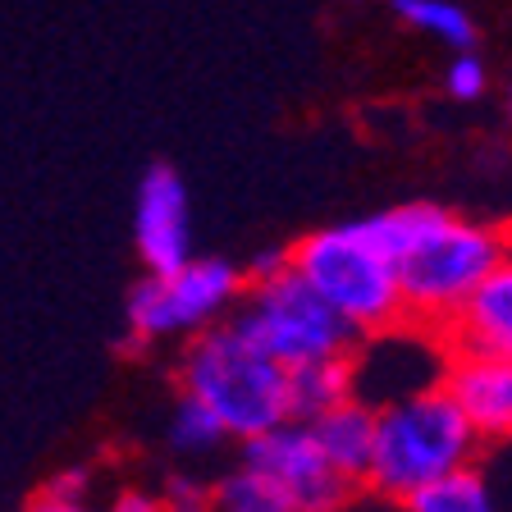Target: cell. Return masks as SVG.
Returning a JSON list of instances; mask_svg holds the SVG:
<instances>
[{"mask_svg":"<svg viewBox=\"0 0 512 512\" xmlns=\"http://www.w3.org/2000/svg\"><path fill=\"white\" fill-rule=\"evenodd\" d=\"M357 224L394 261L407 325L435 334V339L462 311V302L476 293L480 279L512 252V229L467 220L435 202H403Z\"/></svg>","mask_w":512,"mask_h":512,"instance_id":"obj_1","label":"cell"},{"mask_svg":"<svg viewBox=\"0 0 512 512\" xmlns=\"http://www.w3.org/2000/svg\"><path fill=\"white\" fill-rule=\"evenodd\" d=\"M480 448V435L444 384H416L375 403V453L362 490L403 508V499H412L421 485L476 462Z\"/></svg>","mask_w":512,"mask_h":512,"instance_id":"obj_2","label":"cell"},{"mask_svg":"<svg viewBox=\"0 0 512 512\" xmlns=\"http://www.w3.org/2000/svg\"><path fill=\"white\" fill-rule=\"evenodd\" d=\"M174 384L179 394L197 398L234 444L288 421V371L229 320L179 343Z\"/></svg>","mask_w":512,"mask_h":512,"instance_id":"obj_3","label":"cell"},{"mask_svg":"<svg viewBox=\"0 0 512 512\" xmlns=\"http://www.w3.org/2000/svg\"><path fill=\"white\" fill-rule=\"evenodd\" d=\"M288 266L362 334V343L384 339V334L407 325L394 261L366 238V229L357 220L311 229L298 243H288Z\"/></svg>","mask_w":512,"mask_h":512,"instance_id":"obj_4","label":"cell"},{"mask_svg":"<svg viewBox=\"0 0 512 512\" xmlns=\"http://www.w3.org/2000/svg\"><path fill=\"white\" fill-rule=\"evenodd\" d=\"M229 325L247 334L266 357H275L284 371L320 362V357H348V352L362 348V334L352 330L288 261L247 279L243 302L234 307Z\"/></svg>","mask_w":512,"mask_h":512,"instance_id":"obj_5","label":"cell"},{"mask_svg":"<svg viewBox=\"0 0 512 512\" xmlns=\"http://www.w3.org/2000/svg\"><path fill=\"white\" fill-rule=\"evenodd\" d=\"M243 288L247 275L224 256H192L170 275H142L124 302L128 348L188 343L192 334L234 316Z\"/></svg>","mask_w":512,"mask_h":512,"instance_id":"obj_6","label":"cell"},{"mask_svg":"<svg viewBox=\"0 0 512 512\" xmlns=\"http://www.w3.org/2000/svg\"><path fill=\"white\" fill-rule=\"evenodd\" d=\"M238 462H247V467L275 480L279 490L298 503V512H348V503L362 494L357 480H348L320 453L307 421H293V416L261 430V435L243 439Z\"/></svg>","mask_w":512,"mask_h":512,"instance_id":"obj_7","label":"cell"},{"mask_svg":"<svg viewBox=\"0 0 512 512\" xmlns=\"http://www.w3.org/2000/svg\"><path fill=\"white\" fill-rule=\"evenodd\" d=\"M133 243L147 275H170L192 261V206L188 183L170 165H151L133 202Z\"/></svg>","mask_w":512,"mask_h":512,"instance_id":"obj_8","label":"cell"},{"mask_svg":"<svg viewBox=\"0 0 512 512\" xmlns=\"http://www.w3.org/2000/svg\"><path fill=\"white\" fill-rule=\"evenodd\" d=\"M439 384L462 407L480 444H512V357L444 352Z\"/></svg>","mask_w":512,"mask_h":512,"instance_id":"obj_9","label":"cell"},{"mask_svg":"<svg viewBox=\"0 0 512 512\" xmlns=\"http://www.w3.org/2000/svg\"><path fill=\"white\" fill-rule=\"evenodd\" d=\"M444 352H480V357H512V252L476 284L462 311L439 334Z\"/></svg>","mask_w":512,"mask_h":512,"instance_id":"obj_10","label":"cell"},{"mask_svg":"<svg viewBox=\"0 0 512 512\" xmlns=\"http://www.w3.org/2000/svg\"><path fill=\"white\" fill-rule=\"evenodd\" d=\"M311 439L320 444V453L334 462L348 480L366 485V471H371V453H375V403L362 394L343 398L339 407L320 412L307 421Z\"/></svg>","mask_w":512,"mask_h":512,"instance_id":"obj_11","label":"cell"},{"mask_svg":"<svg viewBox=\"0 0 512 512\" xmlns=\"http://www.w3.org/2000/svg\"><path fill=\"white\" fill-rule=\"evenodd\" d=\"M352 394H357V352L320 357V362L288 371V416L293 421H311V416L330 412Z\"/></svg>","mask_w":512,"mask_h":512,"instance_id":"obj_12","label":"cell"},{"mask_svg":"<svg viewBox=\"0 0 512 512\" xmlns=\"http://www.w3.org/2000/svg\"><path fill=\"white\" fill-rule=\"evenodd\" d=\"M403 512H503V508L490 471L480 462H467V467L421 485L412 499H403Z\"/></svg>","mask_w":512,"mask_h":512,"instance_id":"obj_13","label":"cell"},{"mask_svg":"<svg viewBox=\"0 0 512 512\" xmlns=\"http://www.w3.org/2000/svg\"><path fill=\"white\" fill-rule=\"evenodd\" d=\"M165 444H170V453H179V458H215V453H220L224 444H234V439H229V430H224L197 398L174 394V407H170V416H165Z\"/></svg>","mask_w":512,"mask_h":512,"instance_id":"obj_14","label":"cell"},{"mask_svg":"<svg viewBox=\"0 0 512 512\" xmlns=\"http://www.w3.org/2000/svg\"><path fill=\"white\" fill-rule=\"evenodd\" d=\"M211 499H215V512H298V503L288 499L275 480L261 476L247 462H238L234 471L211 480Z\"/></svg>","mask_w":512,"mask_h":512,"instance_id":"obj_15","label":"cell"},{"mask_svg":"<svg viewBox=\"0 0 512 512\" xmlns=\"http://www.w3.org/2000/svg\"><path fill=\"white\" fill-rule=\"evenodd\" d=\"M389 5L403 23L430 32L435 42L453 46V51H471V42H476V23L458 0H389Z\"/></svg>","mask_w":512,"mask_h":512,"instance_id":"obj_16","label":"cell"},{"mask_svg":"<svg viewBox=\"0 0 512 512\" xmlns=\"http://www.w3.org/2000/svg\"><path fill=\"white\" fill-rule=\"evenodd\" d=\"M160 512H215V499H211V485L197 476H170L160 485Z\"/></svg>","mask_w":512,"mask_h":512,"instance_id":"obj_17","label":"cell"},{"mask_svg":"<svg viewBox=\"0 0 512 512\" xmlns=\"http://www.w3.org/2000/svg\"><path fill=\"white\" fill-rule=\"evenodd\" d=\"M485 60L471 51H458L453 55V64L444 69V92L453 96V101H476L480 92H485Z\"/></svg>","mask_w":512,"mask_h":512,"instance_id":"obj_18","label":"cell"},{"mask_svg":"<svg viewBox=\"0 0 512 512\" xmlns=\"http://www.w3.org/2000/svg\"><path fill=\"white\" fill-rule=\"evenodd\" d=\"M87 490H92V471L87 467H64L60 476L46 485V494H60V499H87Z\"/></svg>","mask_w":512,"mask_h":512,"instance_id":"obj_19","label":"cell"},{"mask_svg":"<svg viewBox=\"0 0 512 512\" xmlns=\"http://www.w3.org/2000/svg\"><path fill=\"white\" fill-rule=\"evenodd\" d=\"M106 512H160V494L142 490V485H128V490H119L106 503Z\"/></svg>","mask_w":512,"mask_h":512,"instance_id":"obj_20","label":"cell"},{"mask_svg":"<svg viewBox=\"0 0 512 512\" xmlns=\"http://www.w3.org/2000/svg\"><path fill=\"white\" fill-rule=\"evenodd\" d=\"M28 512H96L87 499H60V494H37V499L28 503Z\"/></svg>","mask_w":512,"mask_h":512,"instance_id":"obj_21","label":"cell"},{"mask_svg":"<svg viewBox=\"0 0 512 512\" xmlns=\"http://www.w3.org/2000/svg\"><path fill=\"white\" fill-rule=\"evenodd\" d=\"M508 119H512V87H508Z\"/></svg>","mask_w":512,"mask_h":512,"instance_id":"obj_22","label":"cell"},{"mask_svg":"<svg viewBox=\"0 0 512 512\" xmlns=\"http://www.w3.org/2000/svg\"><path fill=\"white\" fill-rule=\"evenodd\" d=\"M352 5H357V0H352Z\"/></svg>","mask_w":512,"mask_h":512,"instance_id":"obj_23","label":"cell"}]
</instances>
